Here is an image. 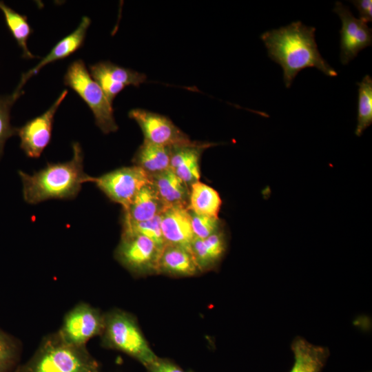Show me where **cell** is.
I'll return each mask as SVG.
<instances>
[{"label":"cell","instance_id":"obj_1","mask_svg":"<svg viewBox=\"0 0 372 372\" xmlns=\"http://www.w3.org/2000/svg\"><path fill=\"white\" fill-rule=\"evenodd\" d=\"M315 32V28L298 21L261 34L268 56L282 68L286 87L289 88L298 73L306 68H316L329 76L338 75L321 56Z\"/></svg>","mask_w":372,"mask_h":372},{"label":"cell","instance_id":"obj_2","mask_svg":"<svg viewBox=\"0 0 372 372\" xmlns=\"http://www.w3.org/2000/svg\"><path fill=\"white\" fill-rule=\"evenodd\" d=\"M72 157L68 161L48 163L31 175L19 171L23 199L27 203L35 205L50 199H74L82 185L91 182L92 176L83 170V153L78 142L72 143Z\"/></svg>","mask_w":372,"mask_h":372},{"label":"cell","instance_id":"obj_3","mask_svg":"<svg viewBox=\"0 0 372 372\" xmlns=\"http://www.w3.org/2000/svg\"><path fill=\"white\" fill-rule=\"evenodd\" d=\"M99 363L86 347L66 342L54 332L45 335L19 372H96Z\"/></svg>","mask_w":372,"mask_h":372},{"label":"cell","instance_id":"obj_4","mask_svg":"<svg viewBox=\"0 0 372 372\" xmlns=\"http://www.w3.org/2000/svg\"><path fill=\"white\" fill-rule=\"evenodd\" d=\"M102 345L122 351L145 367L158 357L145 339L136 319L129 313L114 309L105 313Z\"/></svg>","mask_w":372,"mask_h":372},{"label":"cell","instance_id":"obj_5","mask_svg":"<svg viewBox=\"0 0 372 372\" xmlns=\"http://www.w3.org/2000/svg\"><path fill=\"white\" fill-rule=\"evenodd\" d=\"M63 83L85 101L94 114L96 125L104 134L117 131L112 105L91 76L83 60H75L68 66Z\"/></svg>","mask_w":372,"mask_h":372},{"label":"cell","instance_id":"obj_6","mask_svg":"<svg viewBox=\"0 0 372 372\" xmlns=\"http://www.w3.org/2000/svg\"><path fill=\"white\" fill-rule=\"evenodd\" d=\"M162 249L149 238L136 233L122 232L114 257L134 275L158 273Z\"/></svg>","mask_w":372,"mask_h":372},{"label":"cell","instance_id":"obj_7","mask_svg":"<svg viewBox=\"0 0 372 372\" xmlns=\"http://www.w3.org/2000/svg\"><path fill=\"white\" fill-rule=\"evenodd\" d=\"M91 182L112 201L120 204L123 209L131 204L138 191L152 182L150 175L141 167H123L98 177Z\"/></svg>","mask_w":372,"mask_h":372},{"label":"cell","instance_id":"obj_8","mask_svg":"<svg viewBox=\"0 0 372 372\" xmlns=\"http://www.w3.org/2000/svg\"><path fill=\"white\" fill-rule=\"evenodd\" d=\"M105 327V313L90 304L81 302L65 315L59 332L68 343L86 347L87 342L101 335Z\"/></svg>","mask_w":372,"mask_h":372},{"label":"cell","instance_id":"obj_9","mask_svg":"<svg viewBox=\"0 0 372 372\" xmlns=\"http://www.w3.org/2000/svg\"><path fill=\"white\" fill-rule=\"evenodd\" d=\"M68 94L64 90L53 104L42 114L17 128L20 147L30 158H38L51 140L54 115Z\"/></svg>","mask_w":372,"mask_h":372},{"label":"cell","instance_id":"obj_10","mask_svg":"<svg viewBox=\"0 0 372 372\" xmlns=\"http://www.w3.org/2000/svg\"><path fill=\"white\" fill-rule=\"evenodd\" d=\"M128 116L137 123L144 135V140L148 142L165 147L192 142L185 133L163 115L136 108L131 110Z\"/></svg>","mask_w":372,"mask_h":372},{"label":"cell","instance_id":"obj_11","mask_svg":"<svg viewBox=\"0 0 372 372\" xmlns=\"http://www.w3.org/2000/svg\"><path fill=\"white\" fill-rule=\"evenodd\" d=\"M333 12L340 18V61L346 65L365 48L371 45L372 31L367 23L355 18L349 9L336 1Z\"/></svg>","mask_w":372,"mask_h":372},{"label":"cell","instance_id":"obj_12","mask_svg":"<svg viewBox=\"0 0 372 372\" xmlns=\"http://www.w3.org/2000/svg\"><path fill=\"white\" fill-rule=\"evenodd\" d=\"M90 72L112 105L115 97L125 87H138L147 79L143 73L117 65L109 61L90 65Z\"/></svg>","mask_w":372,"mask_h":372},{"label":"cell","instance_id":"obj_13","mask_svg":"<svg viewBox=\"0 0 372 372\" xmlns=\"http://www.w3.org/2000/svg\"><path fill=\"white\" fill-rule=\"evenodd\" d=\"M216 143L192 141L170 147V169L189 187L200 181V159L203 152Z\"/></svg>","mask_w":372,"mask_h":372},{"label":"cell","instance_id":"obj_14","mask_svg":"<svg viewBox=\"0 0 372 372\" xmlns=\"http://www.w3.org/2000/svg\"><path fill=\"white\" fill-rule=\"evenodd\" d=\"M90 24L91 19L88 17L84 16L78 27L72 33L58 41L41 61L21 75L16 90H22L23 86L28 80L36 75L44 66L56 61L64 59L79 50L84 43L87 30Z\"/></svg>","mask_w":372,"mask_h":372},{"label":"cell","instance_id":"obj_15","mask_svg":"<svg viewBox=\"0 0 372 372\" xmlns=\"http://www.w3.org/2000/svg\"><path fill=\"white\" fill-rule=\"evenodd\" d=\"M161 218L165 245L179 246L191 251L195 236L188 209L178 207H168L162 212Z\"/></svg>","mask_w":372,"mask_h":372},{"label":"cell","instance_id":"obj_16","mask_svg":"<svg viewBox=\"0 0 372 372\" xmlns=\"http://www.w3.org/2000/svg\"><path fill=\"white\" fill-rule=\"evenodd\" d=\"M166 207L152 182L145 185L129 207L123 209L122 223H137L150 220L162 214Z\"/></svg>","mask_w":372,"mask_h":372},{"label":"cell","instance_id":"obj_17","mask_svg":"<svg viewBox=\"0 0 372 372\" xmlns=\"http://www.w3.org/2000/svg\"><path fill=\"white\" fill-rule=\"evenodd\" d=\"M294 362L289 372H322L330 356L328 347L316 345L300 336L292 342Z\"/></svg>","mask_w":372,"mask_h":372},{"label":"cell","instance_id":"obj_18","mask_svg":"<svg viewBox=\"0 0 372 372\" xmlns=\"http://www.w3.org/2000/svg\"><path fill=\"white\" fill-rule=\"evenodd\" d=\"M151 180L166 208L178 207L187 209L189 187L169 168L150 175Z\"/></svg>","mask_w":372,"mask_h":372},{"label":"cell","instance_id":"obj_19","mask_svg":"<svg viewBox=\"0 0 372 372\" xmlns=\"http://www.w3.org/2000/svg\"><path fill=\"white\" fill-rule=\"evenodd\" d=\"M227 247L224 228L201 239L194 237L191 251L200 271L215 267L224 256Z\"/></svg>","mask_w":372,"mask_h":372},{"label":"cell","instance_id":"obj_20","mask_svg":"<svg viewBox=\"0 0 372 372\" xmlns=\"http://www.w3.org/2000/svg\"><path fill=\"white\" fill-rule=\"evenodd\" d=\"M200 271L190 251L179 246L165 245L158 260V273L192 276Z\"/></svg>","mask_w":372,"mask_h":372},{"label":"cell","instance_id":"obj_21","mask_svg":"<svg viewBox=\"0 0 372 372\" xmlns=\"http://www.w3.org/2000/svg\"><path fill=\"white\" fill-rule=\"evenodd\" d=\"M170 147L156 145L144 140L135 152L132 163L153 175L170 167Z\"/></svg>","mask_w":372,"mask_h":372},{"label":"cell","instance_id":"obj_22","mask_svg":"<svg viewBox=\"0 0 372 372\" xmlns=\"http://www.w3.org/2000/svg\"><path fill=\"white\" fill-rule=\"evenodd\" d=\"M189 189L187 209L200 215L218 217L222 200L216 189L200 181L192 184Z\"/></svg>","mask_w":372,"mask_h":372},{"label":"cell","instance_id":"obj_23","mask_svg":"<svg viewBox=\"0 0 372 372\" xmlns=\"http://www.w3.org/2000/svg\"><path fill=\"white\" fill-rule=\"evenodd\" d=\"M0 10L3 13L9 30L22 50L23 57L28 59L35 58V56L28 48L27 41L33 30L28 21L27 17L17 12L1 1Z\"/></svg>","mask_w":372,"mask_h":372},{"label":"cell","instance_id":"obj_24","mask_svg":"<svg viewBox=\"0 0 372 372\" xmlns=\"http://www.w3.org/2000/svg\"><path fill=\"white\" fill-rule=\"evenodd\" d=\"M358 85V117L355 135L360 136L372 123V79L366 75Z\"/></svg>","mask_w":372,"mask_h":372},{"label":"cell","instance_id":"obj_25","mask_svg":"<svg viewBox=\"0 0 372 372\" xmlns=\"http://www.w3.org/2000/svg\"><path fill=\"white\" fill-rule=\"evenodd\" d=\"M20 341L0 328V372H13L20 364Z\"/></svg>","mask_w":372,"mask_h":372},{"label":"cell","instance_id":"obj_26","mask_svg":"<svg viewBox=\"0 0 372 372\" xmlns=\"http://www.w3.org/2000/svg\"><path fill=\"white\" fill-rule=\"evenodd\" d=\"M23 93V90L15 89L12 94L0 96V159L3 156L6 140L17 134V128L10 125V110Z\"/></svg>","mask_w":372,"mask_h":372},{"label":"cell","instance_id":"obj_27","mask_svg":"<svg viewBox=\"0 0 372 372\" xmlns=\"http://www.w3.org/2000/svg\"><path fill=\"white\" fill-rule=\"evenodd\" d=\"M122 232H132L143 235L163 250L165 245L162 230L161 214L145 221L137 223H122Z\"/></svg>","mask_w":372,"mask_h":372},{"label":"cell","instance_id":"obj_28","mask_svg":"<svg viewBox=\"0 0 372 372\" xmlns=\"http://www.w3.org/2000/svg\"><path fill=\"white\" fill-rule=\"evenodd\" d=\"M195 237L204 239L222 229L224 224L219 217L197 214L188 209Z\"/></svg>","mask_w":372,"mask_h":372},{"label":"cell","instance_id":"obj_29","mask_svg":"<svg viewBox=\"0 0 372 372\" xmlns=\"http://www.w3.org/2000/svg\"><path fill=\"white\" fill-rule=\"evenodd\" d=\"M146 368L147 372H185L171 361L159 358L146 366Z\"/></svg>","mask_w":372,"mask_h":372},{"label":"cell","instance_id":"obj_30","mask_svg":"<svg viewBox=\"0 0 372 372\" xmlns=\"http://www.w3.org/2000/svg\"><path fill=\"white\" fill-rule=\"evenodd\" d=\"M360 14V19L367 23L372 21V1L355 0L351 1Z\"/></svg>","mask_w":372,"mask_h":372},{"label":"cell","instance_id":"obj_31","mask_svg":"<svg viewBox=\"0 0 372 372\" xmlns=\"http://www.w3.org/2000/svg\"><path fill=\"white\" fill-rule=\"evenodd\" d=\"M19 365L14 369L13 372H19Z\"/></svg>","mask_w":372,"mask_h":372},{"label":"cell","instance_id":"obj_32","mask_svg":"<svg viewBox=\"0 0 372 372\" xmlns=\"http://www.w3.org/2000/svg\"><path fill=\"white\" fill-rule=\"evenodd\" d=\"M366 372H371V371H366Z\"/></svg>","mask_w":372,"mask_h":372},{"label":"cell","instance_id":"obj_33","mask_svg":"<svg viewBox=\"0 0 372 372\" xmlns=\"http://www.w3.org/2000/svg\"><path fill=\"white\" fill-rule=\"evenodd\" d=\"M96 372H98V371H96Z\"/></svg>","mask_w":372,"mask_h":372}]
</instances>
